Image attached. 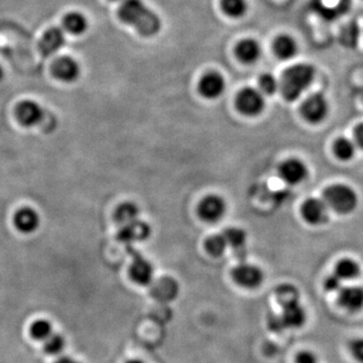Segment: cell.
<instances>
[{
    "label": "cell",
    "instance_id": "1",
    "mask_svg": "<svg viewBox=\"0 0 363 363\" xmlns=\"http://www.w3.org/2000/svg\"><path fill=\"white\" fill-rule=\"evenodd\" d=\"M120 21L137 30L141 36H156L162 27L161 19L143 0H122L118 8Z\"/></svg>",
    "mask_w": 363,
    "mask_h": 363
},
{
    "label": "cell",
    "instance_id": "2",
    "mask_svg": "<svg viewBox=\"0 0 363 363\" xmlns=\"http://www.w3.org/2000/svg\"><path fill=\"white\" fill-rule=\"evenodd\" d=\"M315 78V69L309 64H297L283 72L280 82L281 94L285 100H298L312 85Z\"/></svg>",
    "mask_w": 363,
    "mask_h": 363
},
{
    "label": "cell",
    "instance_id": "3",
    "mask_svg": "<svg viewBox=\"0 0 363 363\" xmlns=\"http://www.w3.org/2000/svg\"><path fill=\"white\" fill-rule=\"evenodd\" d=\"M323 201L328 208L339 214H349L358 206V194L347 185L336 184L328 187L323 193Z\"/></svg>",
    "mask_w": 363,
    "mask_h": 363
},
{
    "label": "cell",
    "instance_id": "4",
    "mask_svg": "<svg viewBox=\"0 0 363 363\" xmlns=\"http://www.w3.org/2000/svg\"><path fill=\"white\" fill-rule=\"evenodd\" d=\"M126 248L132 257V261L128 270L130 279L133 283L141 287L150 285L154 280V266L141 253L132 248V246H126Z\"/></svg>",
    "mask_w": 363,
    "mask_h": 363
},
{
    "label": "cell",
    "instance_id": "5",
    "mask_svg": "<svg viewBox=\"0 0 363 363\" xmlns=\"http://www.w3.org/2000/svg\"><path fill=\"white\" fill-rule=\"evenodd\" d=\"M234 283L244 289L255 290L261 287L264 280L263 270L255 264L242 263L232 270Z\"/></svg>",
    "mask_w": 363,
    "mask_h": 363
},
{
    "label": "cell",
    "instance_id": "6",
    "mask_svg": "<svg viewBox=\"0 0 363 363\" xmlns=\"http://www.w3.org/2000/svg\"><path fill=\"white\" fill-rule=\"evenodd\" d=\"M236 106L242 115L257 116L263 113L266 107L264 94L253 87L244 88L236 98Z\"/></svg>",
    "mask_w": 363,
    "mask_h": 363
},
{
    "label": "cell",
    "instance_id": "7",
    "mask_svg": "<svg viewBox=\"0 0 363 363\" xmlns=\"http://www.w3.org/2000/svg\"><path fill=\"white\" fill-rule=\"evenodd\" d=\"M301 113L310 124H320L328 115L329 105L322 94L314 93L303 102Z\"/></svg>",
    "mask_w": 363,
    "mask_h": 363
},
{
    "label": "cell",
    "instance_id": "8",
    "mask_svg": "<svg viewBox=\"0 0 363 363\" xmlns=\"http://www.w3.org/2000/svg\"><path fill=\"white\" fill-rule=\"evenodd\" d=\"M226 211V202L218 195H209L199 204V216L206 222H218L223 218Z\"/></svg>",
    "mask_w": 363,
    "mask_h": 363
},
{
    "label": "cell",
    "instance_id": "9",
    "mask_svg": "<svg viewBox=\"0 0 363 363\" xmlns=\"http://www.w3.org/2000/svg\"><path fill=\"white\" fill-rule=\"evenodd\" d=\"M16 115L21 126L34 128L38 126L45 117V110L40 103L34 100H23L17 105Z\"/></svg>",
    "mask_w": 363,
    "mask_h": 363
},
{
    "label": "cell",
    "instance_id": "10",
    "mask_svg": "<svg viewBox=\"0 0 363 363\" xmlns=\"http://www.w3.org/2000/svg\"><path fill=\"white\" fill-rule=\"evenodd\" d=\"M150 234H152V229L150 224L139 219L130 224L120 226L117 232V239L118 242L128 246H132L134 242L147 240Z\"/></svg>",
    "mask_w": 363,
    "mask_h": 363
},
{
    "label": "cell",
    "instance_id": "11",
    "mask_svg": "<svg viewBox=\"0 0 363 363\" xmlns=\"http://www.w3.org/2000/svg\"><path fill=\"white\" fill-rule=\"evenodd\" d=\"M281 179L289 185H298L308 177V167L298 159H288L279 167Z\"/></svg>",
    "mask_w": 363,
    "mask_h": 363
},
{
    "label": "cell",
    "instance_id": "12",
    "mask_svg": "<svg viewBox=\"0 0 363 363\" xmlns=\"http://www.w3.org/2000/svg\"><path fill=\"white\" fill-rule=\"evenodd\" d=\"M54 76L61 82L71 84L76 82L81 76V67L76 60L71 57L58 59L51 68Z\"/></svg>",
    "mask_w": 363,
    "mask_h": 363
},
{
    "label": "cell",
    "instance_id": "13",
    "mask_svg": "<svg viewBox=\"0 0 363 363\" xmlns=\"http://www.w3.org/2000/svg\"><path fill=\"white\" fill-rule=\"evenodd\" d=\"M281 313L279 315L283 329L303 327L307 322V312L304 307L301 305L300 301L289 303L281 306Z\"/></svg>",
    "mask_w": 363,
    "mask_h": 363
},
{
    "label": "cell",
    "instance_id": "14",
    "mask_svg": "<svg viewBox=\"0 0 363 363\" xmlns=\"http://www.w3.org/2000/svg\"><path fill=\"white\" fill-rule=\"evenodd\" d=\"M198 89L203 97L207 99H217L224 93L226 82L220 73L209 72L202 77Z\"/></svg>",
    "mask_w": 363,
    "mask_h": 363
},
{
    "label": "cell",
    "instance_id": "15",
    "mask_svg": "<svg viewBox=\"0 0 363 363\" xmlns=\"http://www.w3.org/2000/svg\"><path fill=\"white\" fill-rule=\"evenodd\" d=\"M66 38L64 30L61 27H51L43 34L38 42V50L43 57H50L58 51L61 50L65 45Z\"/></svg>",
    "mask_w": 363,
    "mask_h": 363
},
{
    "label": "cell",
    "instance_id": "16",
    "mask_svg": "<svg viewBox=\"0 0 363 363\" xmlns=\"http://www.w3.org/2000/svg\"><path fill=\"white\" fill-rule=\"evenodd\" d=\"M338 304L348 312H360L363 310V288L358 285L341 288L338 292Z\"/></svg>",
    "mask_w": 363,
    "mask_h": 363
},
{
    "label": "cell",
    "instance_id": "17",
    "mask_svg": "<svg viewBox=\"0 0 363 363\" xmlns=\"http://www.w3.org/2000/svg\"><path fill=\"white\" fill-rule=\"evenodd\" d=\"M14 226L23 234H33L40 226V216L32 207H23L17 210L14 216Z\"/></svg>",
    "mask_w": 363,
    "mask_h": 363
},
{
    "label": "cell",
    "instance_id": "18",
    "mask_svg": "<svg viewBox=\"0 0 363 363\" xmlns=\"http://www.w3.org/2000/svg\"><path fill=\"white\" fill-rule=\"evenodd\" d=\"M302 215L310 224L321 225L328 220V207L323 200L310 198L303 204Z\"/></svg>",
    "mask_w": 363,
    "mask_h": 363
},
{
    "label": "cell",
    "instance_id": "19",
    "mask_svg": "<svg viewBox=\"0 0 363 363\" xmlns=\"http://www.w3.org/2000/svg\"><path fill=\"white\" fill-rule=\"evenodd\" d=\"M235 53L240 61L246 64H253L261 58V48L257 40L246 38L238 43Z\"/></svg>",
    "mask_w": 363,
    "mask_h": 363
},
{
    "label": "cell",
    "instance_id": "20",
    "mask_svg": "<svg viewBox=\"0 0 363 363\" xmlns=\"http://www.w3.org/2000/svg\"><path fill=\"white\" fill-rule=\"evenodd\" d=\"M274 51L279 59L287 61L297 55L298 45L292 36L281 34L274 42Z\"/></svg>",
    "mask_w": 363,
    "mask_h": 363
},
{
    "label": "cell",
    "instance_id": "21",
    "mask_svg": "<svg viewBox=\"0 0 363 363\" xmlns=\"http://www.w3.org/2000/svg\"><path fill=\"white\" fill-rule=\"evenodd\" d=\"M63 30L67 33L74 34V36H81L87 31L88 21L84 14L78 12H69L63 19Z\"/></svg>",
    "mask_w": 363,
    "mask_h": 363
},
{
    "label": "cell",
    "instance_id": "22",
    "mask_svg": "<svg viewBox=\"0 0 363 363\" xmlns=\"http://www.w3.org/2000/svg\"><path fill=\"white\" fill-rule=\"evenodd\" d=\"M139 214L141 211L137 204L133 202H124L116 208L115 218L120 226H124L139 220Z\"/></svg>",
    "mask_w": 363,
    "mask_h": 363
},
{
    "label": "cell",
    "instance_id": "23",
    "mask_svg": "<svg viewBox=\"0 0 363 363\" xmlns=\"http://www.w3.org/2000/svg\"><path fill=\"white\" fill-rule=\"evenodd\" d=\"M334 274L341 281H353L360 274V264L353 259H341L335 266Z\"/></svg>",
    "mask_w": 363,
    "mask_h": 363
},
{
    "label": "cell",
    "instance_id": "24",
    "mask_svg": "<svg viewBox=\"0 0 363 363\" xmlns=\"http://www.w3.org/2000/svg\"><path fill=\"white\" fill-rule=\"evenodd\" d=\"M226 240L227 246L236 249V250H242L246 248V242H248V234L239 227H229L222 232Z\"/></svg>",
    "mask_w": 363,
    "mask_h": 363
},
{
    "label": "cell",
    "instance_id": "25",
    "mask_svg": "<svg viewBox=\"0 0 363 363\" xmlns=\"http://www.w3.org/2000/svg\"><path fill=\"white\" fill-rule=\"evenodd\" d=\"M221 8L224 14L231 19H240L248 10L246 0H221Z\"/></svg>",
    "mask_w": 363,
    "mask_h": 363
},
{
    "label": "cell",
    "instance_id": "26",
    "mask_svg": "<svg viewBox=\"0 0 363 363\" xmlns=\"http://www.w3.org/2000/svg\"><path fill=\"white\" fill-rule=\"evenodd\" d=\"M206 249L210 255L213 257H221L224 255L226 251L227 246L226 240H225L224 235L222 233L214 234V235L210 236L205 244Z\"/></svg>",
    "mask_w": 363,
    "mask_h": 363
},
{
    "label": "cell",
    "instance_id": "27",
    "mask_svg": "<svg viewBox=\"0 0 363 363\" xmlns=\"http://www.w3.org/2000/svg\"><path fill=\"white\" fill-rule=\"evenodd\" d=\"M53 334V325L46 319L36 320L31 326V335L36 340L45 341Z\"/></svg>",
    "mask_w": 363,
    "mask_h": 363
},
{
    "label": "cell",
    "instance_id": "28",
    "mask_svg": "<svg viewBox=\"0 0 363 363\" xmlns=\"http://www.w3.org/2000/svg\"><path fill=\"white\" fill-rule=\"evenodd\" d=\"M334 152L337 158L342 161H348L353 158L355 154V145L347 137L337 139L334 145Z\"/></svg>",
    "mask_w": 363,
    "mask_h": 363
},
{
    "label": "cell",
    "instance_id": "29",
    "mask_svg": "<svg viewBox=\"0 0 363 363\" xmlns=\"http://www.w3.org/2000/svg\"><path fill=\"white\" fill-rule=\"evenodd\" d=\"M276 294L281 306L300 301V294H298L297 288L295 285H290V283L280 285L277 289Z\"/></svg>",
    "mask_w": 363,
    "mask_h": 363
},
{
    "label": "cell",
    "instance_id": "30",
    "mask_svg": "<svg viewBox=\"0 0 363 363\" xmlns=\"http://www.w3.org/2000/svg\"><path fill=\"white\" fill-rule=\"evenodd\" d=\"M259 91L266 95H274L280 89V82L277 80L274 75L268 74V73L259 77Z\"/></svg>",
    "mask_w": 363,
    "mask_h": 363
},
{
    "label": "cell",
    "instance_id": "31",
    "mask_svg": "<svg viewBox=\"0 0 363 363\" xmlns=\"http://www.w3.org/2000/svg\"><path fill=\"white\" fill-rule=\"evenodd\" d=\"M66 347V340L61 334H51L48 339L45 340V351L51 355H58L63 351Z\"/></svg>",
    "mask_w": 363,
    "mask_h": 363
},
{
    "label": "cell",
    "instance_id": "32",
    "mask_svg": "<svg viewBox=\"0 0 363 363\" xmlns=\"http://www.w3.org/2000/svg\"><path fill=\"white\" fill-rule=\"evenodd\" d=\"M349 350L356 362L363 363V338L352 340L349 345Z\"/></svg>",
    "mask_w": 363,
    "mask_h": 363
},
{
    "label": "cell",
    "instance_id": "33",
    "mask_svg": "<svg viewBox=\"0 0 363 363\" xmlns=\"http://www.w3.org/2000/svg\"><path fill=\"white\" fill-rule=\"evenodd\" d=\"M324 288L328 292H339L342 288V281L336 274H331L324 281Z\"/></svg>",
    "mask_w": 363,
    "mask_h": 363
},
{
    "label": "cell",
    "instance_id": "34",
    "mask_svg": "<svg viewBox=\"0 0 363 363\" xmlns=\"http://www.w3.org/2000/svg\"><path fill=\"white\" fill-rule=\"evenodd\" d=\"M295 363H319L317 356L309 350L298 352L296 356Z\"/></svg>",
    "mask_w": 363,
    "mask_h": 363
},
{
    "label": "cell",
    "instance_id": "35",
    "mask_svg": "<svg viewBox=\"0 0 363 363\" xmlns=\"http://www.w3.org/2000/svg\"><path fill=\"white\" fill-rule=\"evenodd\" d=\"M354 137H355L356 145L363 150V124L356 128L354 132Z\"/></svg>",
    "mask_w": 363,
    "mask_h": 363
},
{
    "label": "cell",
    "instance_id": "36",
    "mask_svg": "<svg viewBox=\"0 0 363 363\" xmlns=\"http://www.w3.org/2000/svg\"><path fill=\"white\" fill-rule=\"evenodd\" d=\"M55 363H82L78 362V360H74V358H69V356H62V358H58Z\"/></svg>",
    "mask_w": 363,
    "mask_h": 363
},
{
    "label": "cell",
    "instance_id": "37",
    "mask_svg": "<svg viewBox=\"0 0 363 363\" xmlns=\"http://www.w3.org/2000/svg\"><path fill=\"white\" fill-rule=\"evenodd\" d=\"M126 363H145L143 360H137V358H133V360H130L126 362Z\"/></svg>",
    "mask_w": 363,
    "mask_h": 363
},
{
    "label": "cell",
    "instance_id": "38",
    "mask_svg": "<svg viewBox=\"0 0 363 363\" xmlns=\"http://www.w3.org/2000/svg\"><path fill=\"white\" fill-rule=\"evenodd\" d=\"M3 77H4L3 68H2V66L0 65V81H1L2 79H3Z\"/></svg>",
    "mask_w": 363,
    "mask_h": 363
},
{
    "label": "cell",
    "instance_id": "39",
    "mask_svg": "<svg viewBox=\"0 0 363 363\" xmlns=\"http://www.w3.org/2000/svg\"><path fill=\"white\" fill-rule=\"evenodd\" d=\"M111 1H120V2H121L122 0H111Z\"/></svg>",
    "mask_w": 363,
    "mask_h": 363
}]
</instances>
